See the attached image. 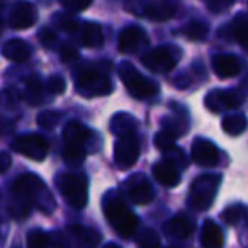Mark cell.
<instances>
[{
	"label": "cell",
	"mask_w": 248,
	"mask_h": 248,
	"mask_svg": "<svg viewBox=\"0 0 248 248\" xmlns=\"http://www.w3.org/2000/svg\"><path fill=\"white\" fill-rule=\"evenodd\" d=\"M34 207L41 209L45 214H51L56 207L55 197L38 175L24 173L12 186L9 214L14 219H24Z\"/></svg>",
	"instance_id": "6da1fadb"
},
{
	"label": "cell",
	"mask_w": 248,
	"mask_h": 248,
	"mask_svg": "<svg viewBox=\"0 0 248 248\" xmlns=\"http://www.w3.org/2000/svg\"><path fill=\"white\" fill-rule=\"evenodd\" d=\"M102 211L107 223L110 224L116 234H119L124 240H129L133 234H136L140 226V219L131 207L124 202L116 192H107L102 201Z\"/></svg>",
	"instance_id": "7a4b0ae2"
},
{
	"label": "cell",
	"mask_w": 248,
	"mask_h": 248,
	"mask_svg": "<svg viewBox=\"0 0 248 248\" xmlns=\"http://www.w3.org/2000/svg\"><path fill=\"white\" fill-rule=\"evenodd\" d=\"M92 138V131L78 121H70L63 129V160L70 165H80L85 160L87 145Z\"/></svg>",
	"instance_id": "3957f363"
},
{
	"label": "cell",
	"mask_w": 248,
	"mask_h": 248,
	"mask_svg": "<svg viewBox=\"0 0 248 248\" xmlns=\"http://www.w3.org/2000/svg\"><path fill=\"white\" fill-rule=\"evenodd\" d=\"M56 187L73 209H83L89 202V182L85 173H60L56 177Z\"/></svg>",
	"instance_id": "277c9868"
},
{
	"label": "cell",
	"mask_w": 248,
	"mask_h": 248,
	"mask_svg": "<svg viewBox=\"0 0 248 248\" xmlns=\"http://www.w3.org/2000/svg\"><path fill=\"white\" fill-rule=\"evenodd\" d=\"M119 78L123 80L124 87L135 99H150L158 93L160 87L155 80L141 75L131 63L124 62L119 66Z\"/></svg>",
	"instance_id": "5b68a950"
},
{
	"label": "cell",
	"mask_w": 248,
	"mask_h": 248,
	"mask_svg": "<svg viewBox=\"0 0 248 248\" xmlns=\"http://www.w3.org/2000/svg\"><path fill=\"white\" fill-rule=\"evenodd\" d=\"M221 186V175L206 173L199 175L190 186L189 202L196 211H207L216 199L217 189Z\"/></svg>",
	"instance_id": "8992f818"
},
{
	"label": "cell",
	"mask_w": 248,
	"mask_h": 248,
	"mask_svg": "<svg viewBox=\"0 0 248 248\" xmlns=\"http://www.w3.org/2000/svg\"><path fill=\"white\" fill-rule=\"evenodd\" d=\"M75 82L77 90L87 97L109 95L114 90L109 77L97 68H82L77 73Z\"/></svg>",
	"instance_id": "52a82bcc"
},
{
	"label": "cell",
	"mask_w": 248,
	"mask_h": 248,
	"mask_svg": "<svg viewBox=\"0 0 248 248\" xmlns=\"http://www.w3.org/2000/svg\"><path fill=\"white\" fill-rule=\"evenodd\" d=\"M140 152H141V143L136 133L117 136V141L114 145V163L121 170L131 169L138 162Z\"/></svg>",
	"instance_id": "ba28073f"
},
{
	"label": "cell",
	"mask_w": 248,
	"mask_h": 248,
	"mask_svg": "<svg viewBox=\"0 0 248 248\" xmlns=\"http://www.w3.org/2000/svg\"><path fill=\"white\" fill-rule=\"evenodd\" d=\"M12 148L14 152L21 153L22 156H28L36 162H41L48 155V140L45 136L38 135V133H28V135H21L12 141Z\"/></svg>",
	"instance_id": "9c48e42d"
},
{
	"label": "cell",
	"mask_w": 248,
	"mask_h": 248,
	"mask_svg": "<svg viewBox=\"0 0 248 248\" xmlns=\"http://www.w3.org/2000/svg\"><path fill=\"white\" fill-rule=\"evenodd\" d=\"M177 62V53L175 49L167 48V46H160V48H155L152 51L145 53L141 58V63L150 70V72L155 73H169L175 68Z\"/></svg>",
	"instance_id": "30bf717a"
},
{
	"label": "cell",
	"mask_w": 248,
	"mask_h": 248,
	"mask_svg": "<svg viewBox=\"0 0 248 248\" xmlns=\"http://www.w3.org/2000/svg\"><path fill=\"white\" fill-rule=\"evenodd\" d=\"M243 104V95L236 90H219L214 89L204 99V106L214 114L234 110Z\"/></svg>",
	"instance_id": "8fae6325"
},
{
	"label": "cell",
	"mask_w": 248,
	"mask_h": 248,
	"mask_svg": "<svg viewBox=\"0 0 248 248\" xmlns=\"http://www.w3.org/2000/svg\"><path fill=\"white\" fill-rule=\"evenodd\" d=\"M38 21V9L32 2L29 0H17L11 9V17H9V24L11 28L17 29H28L32 28Z\"/></svg>",
	"instance_id": "7c38bea8"
},
{
	"label": "cell",
	"mask_w": 248,
	"mask_h": 248,
	"mask_svg": "<svg viewBox=\"0 0 248 248\" xmlns=\"http://www.w3.org/2000/svg\"><path fill=\"white\" fill-rule=\"evenodd\" d=\"M124 189L128 192L129 201H131L133 204H136V206L150 204L153 201V197H155L152 184L146 180V177L143 175V173L129 177L126 186H124Z\"/></svg>",
	"instance_id": "4fadbf2b"
},
{
	"label": "cell",
	"mask_w": 248,
	"mask_h": 248,
	"mask_svg": "<svg viewBox=\"0 0 248 248\" xmlns=\"http://www.w3.org/2000/svg\"><path fill=\"white\" fill-rule=\"evenodd\" d=\"M148 45H150L148 34L140 26H128L119 36V51L124 53V55L138 53Z\"/></svg>",
	"instance_id": "5bb4252c"
},
{
	"label": "cell",
	"mask_w": 248,
	"mask_h": 248,
	"mask_svg": "<svg viewBox=\"0 0 248 248\" xmlns=\"http://www.w3.org/2000/svg\"><path fill=\"white\" fill-rule=\"evenodd\" d=\"M190 156L192 160L201 167H214L219 160V152H217L216 145L211 140L206 138H197L192 143V150H190Z\"/></svg>",
	"instance_id": "9a60e30c"
},
{
	"label": "cell",
	"mask_w": 248,
	"mask_h": 248,
	"mask_svg": "<svg viewBox=\"0 0 248 248\" xmlns=\"http://www.w3.org/2000/svg\"><path fill=\"white\" fill-rule=\"evenodd\" d=\"M163 231L170 240H187L196 231V221L187 214H177L165 224Z\"/></svg>",
	"instance_id": "2e32d148"
},
{
	"label": "cell",
	"mask_w": 248,
	"mask_h": 248,
	"mask_svg": "<svg viewBox=\"0 0 248 248\" xmlns=\"http://www.w3.org/2000/svg\"><path fill=\"white\" fill-rule=\"evenodd\" d=\"M153 179L163 187H177L180 182V173L177 170V165L172 163L169 158L162 160V162H156L153 165Z\"/></svg>",
	"instance_id": "e0dca14e"
},
{
	"label": "cell",
	"mask_w": 248,
	"mask_h": 248,
	"mask_svg": "<svg viewBox=\"0 0 248 248\" xmlns=\"http://www.w3.org/2000/svg\"><path fill=\"white\" fill-rule=\"evenodd\" d=\"M173 14H175V4L169 0H150L143 7V16L155 22L169 21L173 17Z\"/></svg>",
	"instance_id": "ac0fdd59"
},
{
	"label": "cell",
	"mask_w": 248,
	"mask_h": 248,
	"mask_svg": "<svg viewBox=\"0 0 248 248\" xmlns=\"http://www.w3.org/2000/svg\"><path fill=\"white\" fill-rule=\"evenodd\" d=\"M2 55L9 62L14 63H24L32 56V46L26 43L24 39H9L2 48Z\"/></svg>",
	"instance_id": "d6986e66"
},
{
	"label": "cell",
	"mask_w": 248,
	"mask_h": 248,
	"mask_svg": "<svg viewBox=\"0 0 248 248\" xmlns=\"http://www.w3.org/2000/svg\"><path fill=\"white\" fill-rule=\"evenodd\" d=\"M213 70L219 78H231L241 72V63L233 55H216L213 58Z\"/></svg>",
	"instance_id": "ffe728a7"
},
{
	"label": "cell",
	"mask_w": 248,
	"mask_h": 248,
	"mask_svg": "<svg viewBox=\"0 0 248 248\" xmlns=\"http://www.w3.org/2000/svg\"><path fill=\"white\" fill-rule=\"evenodd\" d=\"M136 119L128 112H117L110 117V124L109 128L112 131V135L116 136H124V135H131V133H136Z\"/></svg>",
	"instance_id": "44dd1931"
},
{
	"label": "cell",
	"mask_w": 248,
	"mask_h": 248,
	"mask_svg": "<svg viewBox=\"0 0 248 248\" xmlns=\"http://www.w3.org/2000/svg\"><path fill=\"white\" fill-rule=\"evenodd\" d=\"M201 245L202 247H223L224 245V234L223 230L217 226L214 221H206L202 226V231H201Z\"/></svg>",
	"instance_id": "7402d4cb"
},
{
	"label": "cell",
	"mask_w": 248,
	"mask_h": 248,
	"mask_svg": "<svg viewBox=\"0 0 248 248\" xmlns=\"http://www.w3.org/2000/svg\"><path fill=\"white\" fill-rule=\"evenodd\" d=\"M82 45L85 48H100L104 45L102 28L95 22H85L82 28Z\"/></svg>",
	"instance_id": "603a6c76"
},
{
	"label": "cell",
	"mask_w": 248,
	"mask_h": 248,
	"mask_svg": "<svg viewBox=\"0 0 248 248\" xmlns=\"http://www.w3.org/2000/svg\"><path fill=\"white\" fill-rule=\"evenodd\" d=\"M68 233L72 234L78 243L87 245V247H95V245H99L100 240H102L99 231L92 230V228L80 226V224H72V226L68 228Z\"/></svg>",
	"instance_id": "cb8c5ba5"
},
{
	"label": "cell",
	"mask_w": 248,
	"mask_h": 248,
	"mask_svg": "<svg viewBox=\"0 0 248 248\" xmlns=\"http://www.w3.org/2000/svg\"><path fill=\"white\" fill-rule=\"evenodd\" d=\"M45 89L46 85L41 82L38 75H31L26 80V99L31 106H39L45 102Z\"/></svg>",
	"instance_id": "d4e9b609"
},
{
	"label": "cell",
	"mask_w": 248,
	"mask_h": 248,
	"mask_svg": "<svg viewBox=\"0 0 248 248\" xmlns=\"http://www.w3.org/2000/svg\"><path fill=\"white\" fill-rule=\"evenodd\" d=\"M223 131L230 136H240L245 133L248 126V119L240 112H234V114H228V116L223 117Z\"/></svg>",
	"instance_id": "484cf974"
},
{
	"label": "cell",
	"mask_w": 248,
	"mask_h": 248,
	"mask_svg": "<svg viewBox=\"0 0 248 248\" xmlns=\"http://www.w3.org/2000/svg\"><path fill=\"white\" fill-rule=\"evenodd\" d=\"M162 124H163V129H167V131H170L172 135H175L177 138L186 135L187 124H189V121H187V110L182 109V112L165 117V119L162 121Z\"/></svg>",
	"instance_id": "4316f807"
},
{
	"label": "cell",
	"mask_w": 248,
	"mask_h": 248,
	"mask_svg": "<svg viewBox=\"0 0 248 248\" xmlns=\"http://www.w3.org/2000/svg\"><path fill=\"white\" fill-rule=\"evenodd\" d=\"M221 219L230 226H236L241 221L248 219V207L241 206V204H234V206H228L226 209L221 213Z\"/></svg>",
	"instance_id": "83f0119b"
},
{
	"label": "cell",
	"mask_w": 248,
	"mask_h": 248,
	"mask_svg": "<svg viewBox=\"0 0 248 248\" xmlns=\"http://www.w3.org/2000/svg\"><path fill=\"white\" fill-rule=\"evenodd\" d=\"M233 36L238 43L241 45V48L248 51V16L247 14H238L234 17L233 24Z\"/></svg>",
	"instance_id": "f1b7e54d"
},
{
	"label": "cell",
	"mask_w": 248,
	"mask_h": 248,
	"mask_svg": "<svg viewBox=\"0 0 248 248\" xmlns=\"http://www.w3.org/2000/svg\"><path fill=\"white\" fill-rule=\"evenodd\" d=\"M182 34L190 41H204L209 34V28L204 22H190L182 29Z\"/></svg>",
	"instance_id": "f546056e"
},
{
	"label": "cell",
	"mask_w": 248,
	"mask_h": 248,
	"mask_svg": "<svg viewBox=\"0 0 248 248\" xmlns=\"http://www.w3.org/2000/svg\"><path fill=\"white\" fill-rule=\"evenodd\" d=\"M175 140H177L175 135H172V133L167 131V129H162V131L155 135V146L162 153H167V152H170V150H173L177 146Z\"/></svg>",
	"instance_id": "4dcf8cb0"
},
{
	"label": "cell",
	"mask_w": 248,
	"mask_h": 248,
	"mask_svg": "<svg viewBox=\"0 0 248 248\" xmlns=\"http://www.w3.org/2000/svg\"><path fill=\"white\" fill-rule=\"evenodd\" d=\"M53 17H55V26L63 32H75L77 28H78L77 19L70 14H62L60 12V14H55Z\"/></svg>",
	"instance_id": "1f68e13d"
},
{
	"label": "cell",
	"mask_w": 248,
	"mask_h": 248,
	"mask_svg": "<svg viewBox=\"0 0 248 248\" xmlns=\"http://www.w3.org/2000/svg\"><path fill=\"white\" fill-rule=\"evenodd\" d=\"M136 243L138 247L143 248H153V247H160V236L155 233L153 230H141L136 236Z\"/></svg>",
	"instance_id": "d6a6232c"
},
{
	"label": "cell",
	"mask_w": 248,
	"mask_h": 248,
	"mask_svg": "<svg viewBox=\"0 0 248 248\" xmlns=\"http://www.w3.org/2000/svg\"><path fill=\"white\" fill-rule=\"evenodd\" d=\"M60 121H62V112H58V110H45L38 116V124L45 129L56 128Z\"/></svg>",
	"instance_id": "836d02e7"
},
{
	"label": "cell",
	"mask_w": 248,
	"mask_h": 248,
	"mask_svg": "<svg viewBox=\"0 0 248 248\" xmlns=\"http://www.w3.org/2000/svg\"><path fill=\"white\" fill-rule=\"evenodd\" d=\"M28 245L31 248H46L49 245V238L43 230H31L28 234Z\"/></svg>",
	"instance_id": "e575fe53"
},
{
	"label": "cell",
	"mask_w": 248,
	"mask_h": 248,
	"mask_svg": "<svg viewBox=\"0 0 248 248\" xmlns=\"http://www.w3.org/2000/svg\"><path fill=\"white\" fill-rule=\"evenodd\" d=\"M46 90L53 95H62L66 90V82L62 75H51L46 82Z\"/></svg>",
	"instance_id": "d590c367"
},
{
	"label": "cell",
	"mask_w": 248,
	"mask_h": 248,
	"mask_svg": "<svg viewBox=\"0 0 248 248\" xmlns=\"http://www.w3.org/2000/svg\"><path fill=\"white\" fill-rule=\"evenodd\" d=\"M58 2L66 11H73V12L85 11V9H89L93 4V0H58Z\"/></svg>",
	"instance_id": "8d00e7d4"
},
{
	"label": "cell",
	"mask_w": 248,
	"mask_h": 248,
	"mask_svg": "<svg viewBox=\"0 0 248 248\" xmlns=\"http://www.w3.org/2000/svg\"><path fill=\"white\" fill-rule=\"evenodd\" d=\"M78 49L75 48L73 45L66 43L60 48V58H62L63 63H72V62H77L78 60Z\"/></svg>",
	"instance_id": "74e56055"
},
{
	"label": "cell",
	"mask_w": 248,
	"mask_h": 248,
	"mask_svg": "<svg viewBox=\"0 0 248 248\" xmlns=\"http://www.w3.org/2000/svg\"><path fill=\"white\" fill-rule=\"evenodd\" d=\"M202 2L207 5V9L211 12L217 14V12H224L226 9H230L234 0H202Z\"/></svg>",
	"instance_id": "f35d334b"
},
{
	"label": "cell",
	"mask_w": 248,
	"mask_h": 248,
	"mask_svg": "<svg viewBox=\"0 0 248 248\" xmlns=\"http://www.w3.org/2000/svg\"><path fill=\"white\" fill-rule=\"evenodd\" d=\"M39 39H41L45 48H51V46L58 41V36H56V32L51 31L49 28H43L41 31H39Z\"/></svg>",
	"instance_id": "ab89813d"
},
{
	"label": "cell",
	"mask_w": 248,
	"mask_h": 248,
	"mask_svg": "<svg viewBox=\"0 0 248 248\" xmlns=\"http://www.w3.org/2000/svg\"><path fill=\"white\" fill-rule=\"evenodd\" d=\"M9 167H11V156H9V153H2L0 155V169H2V173L7 172Z\"/></svg>",
	"instance_id": "60d3db41"
}]
</instances>
